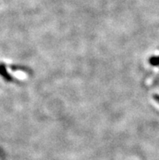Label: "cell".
Segmentation results:
<instances>
[{"instance_id":"obj_1","label":"cell","mask_w":159,"mask_h":160,"mask_svg":"<svg viewBox=\"0 0 159 160\" xmlns=\"http://www.w3.org/2000/svg\"><path fill=\"white\" fill-rule=\"evenodd\" d=\"M149 63L153 66H159V56H152L149 59Z\"/></svg>"},{"instance_id":"obj_2","label":"cell","mask_w":159,"mask_h":160,"mask_svg":"<svg viewBox=\"0 0 159 160\" xmlns=\"http://www.w3.org/2000/svg\"><path fill=\"white\" fill-rule=\"evenodd\" d=\"M153 98L159 103V94H153Z\"/></svg>"}]
</instances>
